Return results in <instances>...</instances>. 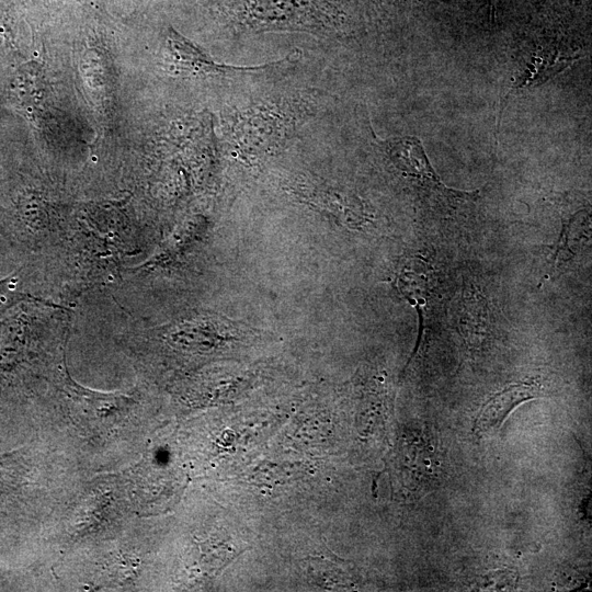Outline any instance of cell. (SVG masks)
Returning <instances> with one entry per match:
<instances>
[{"mask_svg":"<svg viewBox=\"0 0 592 592\" xmlns=\"http://www.w3.org/2000/svg\"><path fill=\"white\" fill-rule=\"evenodd\" d=\"M400 174L419 189L436 195L448 203H458L475 197L476 192H464L446 186L432 167L422 141L415 136L377 139Z\"/></svg>","mask_w":592,"mask_h":592,"instance_id":"2","label":"cell"},{"mask_svg":"<svg viewBox=\"0 0 592 592\" xmlns=\"http://www.w3.org/2000/svg\"><path fill=\"white\" fill-rule=\"evenodd\" d=\"M306 571L314 582L322 588L344 585L345 572L340 562L323 556L307 557L305 560Z\"/></svg>","mask_w":592,"mask_h":592,"instance_id":"6","label":"cell"},{"mask_svg":"<svg viewBox=\"0 0 592 592\" xmlns=\"http://www.w3.org/2000/svg\"><path fill=\"white\" fill-rule=\"evenodd\" d=\"M166 47L169 56V64L173 70L180 73L192 76H217V77H259L263 73L275 72L287 68L297 55H289L282 60L272 62L237 66L215 61L200 47L178 33L172 26L166 29Z\"/></svg>","mask_w":592,"mask_h":592,"instance_id":"3","label":"cell"},{"mask_svg":"<svg viewBox=\"0 0 592 592\" xmlns=\"http://www.w3.org/2000/svg\"><path fill=\"white\" fill-rule=\"evenodd\" d=\"M15 281L12 277L0 281V309L11 297H14Z\"/></svg>","mask_w":592,"mask_h":592,"instance_id":"7","label":"cell"},{"mask_svg":"<svg viewBox=\"0 0 592 592\" xmlns=\"http://www.w3.org/2000/svg\"><path fill=\"white\" fill-rule=\"evenodd\" d=\"M540 394V385L534 380L521 382L505 387L490 397L481 408L475 420V431L482 433L498 428L516 405Z\"/></svg>","mask_w":592,"mask_h":592,"instance_id":"5","label":"cell"},{"mask_svg":"<svg viewBox=\"0 0 592 592\" xmlns=\"http://www.w3.org/2000/svg\"><path fill=\"white\" fill-rule=\"evenodd\" d=\"M119 1L121 3H124L125 7H127L128 4H134V3H138L139 0H117Z\"/></svg>","mask_w":592,"mask_h":592,"instance_id":"8","label":"cell"},{"mask_svg":"<svg viewBox=\"0 0 592 592\" xmlns=\"http://www.w3.org/2000/svg\"><path fill=\"white\" fill-rule=\"evenodd\" d=\"M217 11L242 31L338 30L339 10L333 0H226Z\"/></svg>","mask_w":592,"mask_h":592,"instance_id":"1","label":"cell"},{"mask_svg":"<svg viewBox=\"0 0 592 592\" xmlns=\"http://www.w3.org/2000/svg\"><path fill=\"white\" fill-rule=\"evenodd\" d=\"M572 61L573 57L562 56L557 47H537L534 49L527 56L523 68L520 69L519 75L515 76L511 87L502 98L498 126L500 125L503 109L511 94L520 89L545 82L556 73L562 71Z\"/></svg>","mask_w":592,"mask_h":592,"instance_id":"4","label":"cell"}]
</instances>
